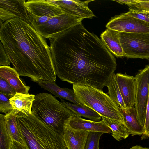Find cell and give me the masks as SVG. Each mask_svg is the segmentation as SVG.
Masks as SVG:
<instances>
[{
  "mask_svg": "<svg viewBox=\"0 0 149 149\" xmlns=\"http://www.w3.org/2000/svg\"><path fill=\"white\" fill-rule=\"evenodd\" d=\"M90 131L76 130L65 124L63 136L67 149H84Z\"/></svg>",
  "mask_w": 149,
  "mask_h": 149,
  "instance_id": "4fadbf2b",
  "label": "cell"
},
{
  "mask_svg": "<svg viewBox=\"0 0 149 149\" xmlns=\"http://www.w3.org/2000/svg\"><path fill=\"white\" fill-rule=\"evenodd\" d=\"M130 149H149V148L143 147L140 145H136L132 146Z\"/></svg>",
  "mask_w": 149,
  "mask_h": 149,
  "instance_id": "836d02e7",
  "label": "cell"
},
{
  "mask_svg": "<svg viewBox=\"0 0 149 149\" xmlns=\"http://www.w3.org/2000/svg\"><path fill=\"white\" fill-rule=\"evenodd\" d=\"M128 6L130 8L136 10L149 11V0H135L134 3Z\"/></svg>",
  "mask_w": 149,
  "mask_h": 149,
  "instance_id": "f1b7e54d",
  "label": "cell"
},
{
  "mask_svg": "<svg viewBox=\"0 0 149 149\" xmlns=\"http://www.w3.org/2000/svg\"><path fill=\"white\" fill-rule=\"evenodd\" d=\"M10 62L7 56L4 47L0 43V66H9Z\"/></svg>",
  "mask_w": 149,
  "mask_h": 149,
  "instance_id": "f546056e",
  "label": "cell"
},
{
  "mask_svg": "<svg viewBox=\"0 0 149 149\" xmlns=\"http://www.w3.org/2000/svg\"><path fill=\"white\" fill-rule=\"evenodd\" d=\"M19 76L18 73L13 68L9 66H0V77L5 80L16 92L29 94L30 87L25 85Z\"/></svg>",
  "mask_w": 149,
  "mask_h": 149,
  "instance_id": "9a60e30c",
  "label": "cell"
},
{
  "mask_svg": "<svg viewBox=\"0 0 149 149\" xmlns=\"http://www.w3.org/2000/svg\"><path fill=\"white\" fill-rule=\"evenodd\" d=\"M17 110L13 109L4 115V119L7 129L12 141L23 143L25 140L19 132L15 114Z\"/></svg>",
  "mask_w": 149,
  "mask_h": 149,
  "instance_id": "ffe728a7",
  "label": "cell"
},
{
  "mask_svg": "<svg viewBox=\"0 0 149 149\" xmlns=\"http://www.w3.org/2000/svg\"><path fill=\"white\" fill-rule=\"evenodd\" d=\"M127 14L149 23V11L139 10L129 8Z\"/></svg>",
  "mask_w": 149,
  "mask_h": 149,
  "instance_id": "4316f807",
  "label": "cell"
},
{
  "mask_svg": "<svg viewBox=\"0 0 149 149\" xmlns=\"http://www.w3.org/2000/svg\"><path fill=\"white\" fill-rule=\"evenodd\" d=\"M26 6L31 25L45 39L56 37L84 19L64 13L51 0H28Z\"/></svg>",
  "mask_w": 149,
  "mask_h": 149,
  "instance_id": "3957f363",
  "label": "cell"
},
{
  "mask_svg": "<svg viewBox=\"0 0 149 149\" xmlns=\"http://www.w3.org/2000/svg\"><path fill=\"white\" fill-rule=\"evenodd\" d=\"M15 116L19 131L30 149H66L63 136L32 113L17 110Z\"/></svg>",
  "mask_w": 149,
  "mask_h": 149,
  "instance_id": "277c9868",
  "label": "cell"
},
{
  "mask_svg": "<svg viewBox=\"0 0 149 149\" xmlns=\"http://www.w3.org/2000/svg\"><path fill=\"white\" fill-rule=\"evenodd\" d=\"M31 113L62 136L65 125L71 118L77 116L54 97L47 93L35 95Z\"/></svg>",
  "mask_w": 149,
  "mask_h": 149,
  "instance_id": "5b68a950",
  "label": "cell"
},
{
  "mask_svg": "<svg viewBox=\"0 0 149 149\" xmlns=\"http://www.w3.org/2000/svg\"><path fill=\"white\" fill-rule=\"evenodd\" d=\"M0 93L13 97L16 92L5 80L0 77Z\"/></svg>",
  "mask_w": 149,
  "mask_h": 149,
  "instance_id": "83f0119b",
  "label": "cell"
},
{
  "mask_svg": "<svg viewBox=\"0 0 149 149\" xmlns=\"http://www.w3.org/2000/svg\"><path fill=\"white\" fill-rule=\"evenodd\" d=\"M114 1L122 4H125L128 5L130 4L134 3L135 1V0H115Z\"/></svg>",
  "mask_w": 149,
  "mask_h": 149,
  "instance_id": "d6a6232c",
  "label": "cell"
},
{
  "mask_svg": "<svg viewBox=\"0 0 149 149\" xmlns=\"http://www.w3.org/2000/svg\"><path fill=\"white\" fill-rule=\"evenodd\" d=\"M116 81L126 107H132L135 105L136 89L135 77L126 73L116 74Z\"/></svg>",
  "mask_w": 149,
  "mask_h": 149,
  "instance_id": "8fae6325",
  "label": "cell"
},
{
  "mask_svg": "<svg viewBox=\"0 0 149 149\" xmlns=\"http://www.w3.org/2000/svg\"><path fill=\"white\" fill-rule=\"evenodd\" d=\"M73 90L80 105L93 110L101 116L124 122L119 107L103 91L88 85L81 84L73 85Z\"/></svg>",
  "mask_w": 149,
  "mask_h": 149,
  "instance_id": "8992f818",
  "label": "cell"
},
{
  "mask_svg": "<svg viewBox=\"0 0 149 149\" xmlns=\"http://www.w3.org/2000/svg\"><path fill=\"white\" fill-rule=\"evenodd\" d=\"M106 27L120 32L149 33V23L126 13L112 17Z\"/></svg>",
  "mask_w": 149,
  "mask_h": 149,
  "instance_id": "9c48e42d",
  "label": "cell"
},
{
  "mask_svg": "<svg viewBox=\"0 0 149 149\" xmlns=\"http://www.w3.org/2000/svg\"><path fill=\"white\" fill-rule=\"evenodd\" d=\"M135 77L136 89L134 107L138 121L144 129L149 95V65L139 70Z\"/></svg>",
  "mask_w": 149,
  "mask_h": 149,
  "instance_id": "ba28073f",
  "label": "cell"
},
{
  "mask_svg": "<svg viewBox=\"0 0 149 149\" xmlns=\"http://www.w3.org/2000/svg\"><path fill=\"white\" fill-rule=\"evenodd\" d=\"M107 86L108 90L107 93L115 104L119 107H126L116 81L115 73Z\"/></svg>",
  "mask_w": 149,
  "mask_h": 149,
  "instance_id": "603a6c76",
  "label": "cell"
},
{
  "mask_svg": "<svg viewBox=\"0 0 149 149\" xmlns=\"http://www.w3.org/2000/svg\"><path fill=\"white\" fill-rule=\"evenodd\" d=\"M66 124L76 130L104 133H112L111 129L103 120L95 121L83 118L80 116H76L71 118Z\"/></svg>",
  "mask_w": 149,
  "mask_h": 149,
  "instance_id": "5bb4252c",
  "label": "cell"
},
{
  "mask_svg": "<svg viewBox=\"0 0 149 149\" xmlns=\"http://www.w3.org/2000/svg\"><path fill=\"white\" fill-rule=\"evenodd\" d=\"M124 122L131 136L143 135V128L140 124L135 107H119Z\"/></svg>",
  "mask_w": 149,
  "mask_h": 149,
  "instance_id": "e0dca14e",
  "label": "cell"
},
{
  "mask_svg": "<svg viewBox=\"0 0 149 149\" xmlns=\"http://www.w3.org/2000/svg\"><path fill=\"white\" fill-rule=\"evenodd\" d=\"M101 40L108 50L117 57L124 56L121 44L120 32L107 28L101 35Z\"/></svg>",
  "mask_w": 149,
  "mask_h": 149,
  "instance_id": "2e32d148",
  "label": "cell"
},
{
  "mask_svg": "<svg viewBox=\"0 0 149 149\" xmlns=\"http://www.w3.org/2000/svg\"><path fill=\"white\" fill-rule=\"evenodd\" d=\"M61 102L74 113L77 116H82L95 121H100L101 116L96 111L88 107L71 103L60 99Z\"/></svg>",
  "mask_w": 149,
  "mask_h": 149,
  "instance_id": "7402d4cb",
  "label": "cell"
},
{
  "mask_svg": "<svg viewBox=\"0 0 149 149\" xmlns=\"http://www.w3.org/2000/svg\"><path fill=\"white\" fill-rule=\"evenodd\" d=\"M120 38L124 56L149 59V33L120 32Z\"/></svg>",
  "mask_w": 149,
  "mask_h": 149,
  "instance_id": "52a82bcc",
  "label": "cell"
},
{
  "mask_svg": "<svg viewBox=\"0 0 149 149\" xmlns=\"http://www.w3.org/2000/svg\"><path fill=\"white\" fill-rule=\"evenodd\" d=\"M103 132H90L88 136L84 149H99L100 138Z\"/></svg>",
  "mask_w": 149,
  "mask_h": 149,
  "instance_id": "d4e9b609",
  "label": "cell"
},
{
  "mask_svg": "<svg viewBox=\"0 0 149 149\" xmlns=\"http://www.w3.org/2000/svg\"><path fill=\"white\" fill-rule=\"evenodd\" d=\"M49 39L55 72L61 80L103 91L114 74L117 64L97 36L81 22Z\"/></svg>",
  "mask_w": 149,
  "mask_h": 149,
  "instance_id": "6da1fadb",
  "label": "cell"
},
{
  "mask_svg": "<svg viewBox=\"0 0 149 149\" xmlns=\"http://www.w3.org/2000/svg\"><path fill=\"white\" fill-rule=\"evenodd\" d=\"M35 95L16 92L9 100L13 109L27 115L31 114V108Z\"/></svg>",
  "mask_w": 149,
  "mask_h": 149,
  "instance_id": "d6986e66",
  "label": "cell"
},
{
  "mask_svg": "<svg viewBox=\"0 0 149 149\" xmlns=\"http://www.w3.org/2000/svg\"><path fill=\"white\" fill-rule=\"evenodd\" d=\"M143 135L149 138V95L147 105Z\"/></svg>",
  "mask_w": 149,
  "mask_h": 149,
  "instance_id": "4dcf8cb0",
  "label": "cell"
},
{
  "mask_svg": "<svg viewBox=\"0 0 149 149\" xmlns=\"http://www.w3.org/2000/svg\"><path fill=\"white\" fill-rule=\"evenodd\" d=\"M0 40L13 68L33 81H56L50 47L45 38L18 18L0 25Z\"/></svg>",
  "mask_w": 149,
  "mask_h": 149,
  "instance_id": "7a4b0ae2",
  "label": "cell"
},
{
  "mask_svg": "<svg viewBox=\"0 0 149 149\" xmlns=\"http://www.w3.org/2000/svg\"><path fill=\"white\" fill-rule=\"evenodd\" d=\"M13 96L0 93V112L5 114L13 109L10 102V99Z\"/></svg>",
  "mask_w": 149,
  "mask_h": 149,
  "instance_id": "484cf974",
  "label": "cell"
},
{
  "mask_svg": "<svg viewBox=\"0 0 149 149\" xmlns=\"http://www.w3.org/2000/svg\"><path fill=\"white\" fill-rule=\"evenodd\" d=\"M25 0H0V22L18 18L30 24Z\"/></svg>",
  "mask_w": 149,
  "mask_h": 149,
  "instance_id": "30bf717a",
  "label": "cell"
},
{
  "mask_svg": "<svg viewBox=\"0 0 149 149\" xmlns=\"http://www.w3.org/2000/svg\"><path fill=\"white\" fill-rule=\"evenodd\" d=\"M0 149H11L12 141L8 131L4 115H0Z\"/></svg>",
  "mask_w": 149,
  "mask_h": 149,
  "instance_id": "cb8c5ba5",
  "label": "cell"
},
{
  "mask_svg": "<svg viewBox=\"0 0 149 149\" xmlns=\"http://www.w3.org/2000/svg\"><path fill=\"white\" fill-rule=\"evenodd\" d=\"M107 126L111 129L112 136L117 141H120L125 139L130 135L124 122L101 116Z\"/></svg>",
  "mask_w": 149,
  "mask_h": 149,
  "instance_id": "44dd1931",
  "label": "cell"
},
{
  "mask_svg": "<svg viewBox=\"0 0 149 149\" xmlns=\"http://www.w3.org/2000/svg\"><path fill=\"white\" fill-rule=\"evenodd\" d=\"M93 1H94L51 0L64 13L83 19H92L95 17L88 6V3Z\"/></svg>",
  "mask_w": 149,
  "mask_h": 149,
  "instance_id": "7c38bea8",
  "label": "cell"
},
{
  "mask_svg": "<svg viewBox=\"0 0 149 149\" xmlns=\"http://www.w3.org/2000/svg\"><path fill=\"white\" fill-rule=\"evenodd\" d=\"M56 82L41 81L37 83L41 87L50 92L56 97H58L60 99L66 100L74 104L80 105L76 100L73 90L60 87L56 84Z\"/></svg>",
  "mask_w": 149,
  "mask_h": 149,
  "instance_id": "ac0fdd59",
  "label": "cell"
},
{
  "mask_svg": "<svg viewBox=\"0 0 149 149\" xmlns=\"http://www.w3.org/2000/svg\"><path fill=\"white\" fill-rule=\"evenodd\" d=\"M11 149H30V148L25 141L23 143L12 141Z\"/></svg>",
  "mask_w": 149,
  "mask_h": 149,
  "instance_id": "1f68e13d",
  "label": "cell"
}]
</instances>
